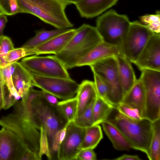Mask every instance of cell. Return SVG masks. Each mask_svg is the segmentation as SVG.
<instances>
[{
  "label": "cell",
  "instance_id": "cell-27",
  "mask_svg": "<svg viewBox=\"0 0 160 160\" xmlns=\"http://www.w3.org/2000/svg\"><path fill=\"white\" fill-rule=\"evenodd\" d=\"M57 106L68 122L74 120L77 108L75 97L59 101Z\"/></svg>",
  "mask_w": 160,
  "mask_h": 160
},
{
  "label": "cell",
  "instance_id": "cell-42",
  "mask_svg": "<svg viewBox=\"0 0 160 160\" xmlns=\"http://www.w3.org/2000/svg\"><path fill=\"white\" fill-rule=\"evenodd\" d=\"M63 1L68 3L69 4H76L82 0H62Z\"/></svg>",
  "mask_w": 160,
  "mask_h": 160
},
{
  "label": "cell",
  "instance_id": "cell-2",
  "mask_svg": "<svg viewBox=\"0 0 160 160\" xmlns=\"http://www.w3.org/2000/svg\"><path fill=\"white\" fill-rule=\"evenodd\" d=\"M102 41L95 27L84 24L77 29L76 33L62 50L54 55L67 70L71 69L76 67L79 61Z\"/></svg>",
  "mask_w": 160,
  "mask_h": 160
},
{
  "label": "cell",
  "instance_id": "cell-24",
  "mask_svg": "<svg viewBox=\"0 0 160 160\" xmlns=\"http://www.w3.org/2000/svg\"><path fill=\"white\" fill-rule=\"evenodd\" d=\"M70 28L53 30L41 29L36 32L35 35L27 41L22 47L27 49L34 48L53 37L63 33Z\"/></svg>",
  "mask_w": 160,
  "mask_h": 160
},
{
  "label": "cell",
  "instance_id": "cell-9",
  "mask_svg": "<svg viewBox=\"0 0 160 160\" xmlns=\"http://www.w3.org/2000/svg\"><path fill=\"white\" fill-rule=\"evenodd\" d=\"M153 33L146 25L138 21L130 22L120 48L124 56L131 63L136 61Z\"/></svg>",
  "mask_w": 160,
  "mask_h": 160
},
{
  "label": "cell",
  "instance_id": "cell-32",
  "mask_svg": "<svg viewBox=\"0 0 160 160\" xmlns=\"http://www.w3.org/2000/svg\"><path fill=\"white\" fill-rule=\"evenodd\" d=\"M2 82L10 92L15 96L21 98L13 85L12 76L11 65L1 69Z\"/></svg>",
  "mask_w": 160,
  "mask_h": 160
},
{
  "label": "cell",
  "instance_id": "cell-43",
  "mask_svg": "<svg viewBox=\"0 0 160 160\" xmlns=\"http://www.w3.org/2000/svg\"><path fill=\"white\" fill-rule=\"evenodd\" d=\"M2 68L0 67V83L2 82V72H1Z\"/></svg>",
  "mask_w": 160,
  "mask_h": 160
},
{
  "label": "cell",
  "instance_id": "cell-3",
  "mask_svg": "<svg viewBox=\"0 0 160 160\" xmlns=\"http://www.w3.org/2000/svg\"><path fill=\"white\" fill-rule=\"evenodd\" d=\"M106 120L121 132L132 148L144 152L150 160V147L153 133L152 122L144 118L139 120L132 119L118 112L114 118Z\"/></svg>",
  "mask_w": 160,
  "mask_h": 160
},
{
  "label": "cell",
  "instance_id": "cell-6",
  "mask_svg": "<svg viewBox=\"0 0 160 160\" xmlns=\"http://www.w3.org/2000/svg\"><path fill=\"white\" fill-rule=\"evenodd\" d=\"M0 126L14 133L27 149L42 158L40 132L28 120L14 113L0 118Z\"/></svg>",
  "mask_w": 160,
  "mask_h": 160
},
{
  "label": "cell",
  "instance_id": "cell-8",
  "mask_svg": "<svg viewBox=\"0 0 160 160\" xmlns=\"http://www.w3.org/2000/svg\"><path fill=\"white\" fill-rule=\"evenodd\" d=\"M139 79L145 93L144 118L153 122L160 118V71L144 69Z\"/></svg>",
  "mask_w": 160,
  "mask_h": 160
},
{
  "label": "cell",
  "instance_id": "cell-38",
  "mask_svg": "<svg viewBox=\"0 0 160 160\" xmlns=\"http://www.w3.org/2000/svg\"><path fill=\"white\" fill-rule=\"evenodd\" d=\"M42 158L26 149L21 160H40Z\"/></svg>",
  "mask_w": 160,
  "mask_h": 160
},
{
  "label": "cell",
  "instance_id": "cell-21",
  "mask_svg": "<svg viewBox=\"0 0 160 160\" xmlns=\"http://www.w3.org/2000/svg\"><path fill=\"white\" fill-rule=\"evenodd\" d=\"M116 58L120 82L125 96L133 86L137 79L131 62L125 56H118Z\"/></svg>",
  "mask_w": 160,
  "mask_h": 160
},
{
  "label": "cell",
  "instance_id": "cell-19",
  "mask_svg": "<svg viewBox=\"0 0 160 160\" xmlns=\"http://www.w3.org/2000/svg\"><path fill=\"white\" fill-rule=\"evenodd\" d=\"M98 96L94 82L88 80L82 81L79 84L75 96L77 102L75 118L80 116L96 100Z\"/></svg>",
  "mask_w": 160,
  "mask_h": 160
},
{
  "label": "cell",
  "instance_id": "cell-39",
  "mask_svg": "<svg viewBox=\"0 0 160 160\" xmlns=\"http://www.w3.org/2000/svg\"><path fill=\"white\" fill-rule=\"evenodd\" d=\"M7 22L8 19L5 15H0V37L3 35V31Z\"/></svg>",
  "mask_w": 160,
  "mask_h": 160
},
{
  "label": "cell",
  "instance_id": "cell-36",
  "mask_svg": "<svg viewBox=\"0 0 160 160\" xmlns=\"http://www.w3.org/2000/svg\"><path fill=\"white\" fill-rule=\"evenodd\" d=\"M96 155L93 149L88 148L81 150L78 154L76 160H95Z\"/></svg>",
  "mask_w": 160,
  "mask_h": 160
},
{
  "label": "cell",
  "instance_id": "cell-22",
  "mask_svg": "<svg viewBox=\"0 0 160 160\" xmlns=\"http://www.w3.org/2000/svg\"><path fill=\"white\" fill-rule=\"evenodd\" d=\"M103 129L114 148L119 151H129L132 148L127 139L115 127L106 120L101 123Z\"/></svg>",
  "mask_w": 160,
  "mask_h": 160
},
{
  "label": "cell",
  "instance_id": "cell-1",
  "mask_svg": "<svg viewBox=\"0 0 160 160\" xmlns=\"http://www.w3.org/2000/svg\"><path fill=\"white\" fill-rule=\"evenodd\" d=\"M14 105V113L28 120L47 140L49 159H57L59 134L68 122L57 106L49 103L40 95V91L32 87L25 98Z\"/></svg>",
  "mask_w": 160,
  "mask_h": 160
},
{
  "label": "cell",
  "instance_id": "cell-31",
  "mask_svg": "<svg viewBox=\"0 0 160 160\" xmlns=\"http://www.w3.org/2000/svg\"><path fill=\"white\" fill-rule=\"evenodd\" d=\"M0 8L5 15L11 16L19 13H24L17 0H0Z\"/></svg>",
  "mask_w": 160,
  "mask_h": 160
},
{
  "label": "cell",
  "instance_id": "cell-28",
  "mask_svg": "<svg viewBox=\"0 0 160 160\" xmlns=\"http://www.w3.org/2000/svg\"><path fill=\"white\" fill-rule=\"evenodd\" d=\"M142 23L154 33H160V12L157 11L155 14H147L140 17Z\"/></svg>",
  "mask_w": 160,
  "mask_h": 160
},
{
  "label": "cell",
  "instance_id": "cell-44",
  "mask_svg": "<svg viewBox=\"0 0 160 160\" xmlns=\"http://www.w3.org/2000/svg\"><path fill=\"white\" fill-rule=\"evenodd\" d=\"M4 14L3 11L0 8V15Z\"/></svg>",
  "mask_w": 160,
  "mask_h": 160
},
{
  "label": "cell",
  "instance_id": "cell-41",
  "mask_svg": "<svg viewBox=\"0 0 160 160\" xmlns=\"http://www.w3.org/2000/svg\"><path fill=\"white\" fill-rule=\"evenodd\" d=\"M2 82L0 83V111L3 108V100L2 96Z\"/></svg>",
  "mask_w": 160,
  "mask_h": 160
},
{
  "label": "cell",
  "instance_id": "cell-7",
  "mask_svg": "<svg viewBox=\"0 0 160 160\" xmlns=\"http://www.w3.org/2000/svg\"><path fill=\"white\" fill-rule=\"evenodd\" d=\"M94 72L108 85L109 92L107 101L115 108L121 103L124 95L119 80L116 57L102 60L90 66Z\"/></svg>",
  "mask_w": 160,
  "mask_h": 160
},
{
  "label": "cell",
  "instance_id": "cell-13",
  "mask_svg": "<svg viewBox=\"0 0 160 160\" xmlns=\"http://www.w3.org/2000/svg\"><path fill=\"white\" fill-rule=\"evenodd\" d=\"M133 63L141 71H160V33H153Z\"/></svg>",
  "mask_w": 160,
  "mask_h": 160
},
{
  "label": "cell",
  "instance_id": "cell-34",
  "mask_svg": "<svg viewBox=\"0 0 160 160\" xmlns=\"http://www.w3.org/2000/svg\"><path fill=\"white\" fill-rule=\"evenodd\" d=\"M115 108L119 112L130 118L136 120L143 118L140 117L138 110L122 103L118 105Z\"/></svg>",
  "mask_w": 160,
  "mask_h": 160
},
{
  "label": "cell",
  "instance_id": "cell-5",
  "mask_svg": "<svg viewBox=\"0 0 160 160\" xmlns=\"http://www.w3.org/2000/svg\"><path fill=\"white\" fill-rule=\"evenodd\" d=\"M130 22L127 16L111 9L97 18L95 27L103 42L120 48Z\"/></svg>",
  "mask_w": 160,
  "mask_h": 160
},
{
  "label": "cell",
  "instance_id": "cell-40",
  "mask_svg": "<svg viewBox=\"0 0 160 160\" xmlns=\"http://www.w3.org/2000/svg\"><path fill=\"white\" fill-rule=\"evenodd\" d=\"M115 160H140V158L137 155L124 154L122 156L114 159Z\"/></svg>",
  "mask_w": 160,
  "mask_h": 160
},
{
  "label": "cell",
  "instance_id": "cell-4",
  "mask_svg": "<svg viewBox=\"0 0 160 160\" xmlns=\"http://www.w3.org/2000/svg\"><path fill=\"white\" fill-rule=\"evenodd\" d=\"M17 0L24 13L32 14L57 29L73 26L65 11L69 4L62 0Z\"/></svg>",
  "mask_w": 160,
  "mask_h": 160
},
{
  "label": "cell",
  "instance_id": "cell-14",
  "mask_svg": "<svg viewBox=\"0 0 160 160\" xmlns=\"http://www.w3.org/2000/svg\"><path fill=\"white\" fill-rule=\"evenodd\" d=\"M26 149L13 132L4 128L0 130V160H21Z\"/></svg>",
  "mask_w": 160,
  "mask_h": 160
},
{
  "label": "cell",
  "instance_id": "cell-16",
  "mask_svg": "<svg viewBox=\"0 0 160 160\" xmlns=\"http://www.w3.org/2000/svg\"><path fill=\"white\" fill-rule=\"evenodd\" d=\"M118 56H125L120 47L102 41L81 59L77 63L76 67L90 66L107 58Z\"/></svg>",
  "mask_w": 160,
  "mask_h": 160
},
{
  "label": "cell",
  "instance_id": "cell-15",
  "mask_svg": "<svg viewBox=\"0 0 160 160\" xmlns=\"http://www.w3.org/2000/svg\"><path fill=\"white\" fill-rule=\"evenodd\" d=\"M76 32L77 29L70 28L65 32L34 48H25L26 56L51 54L56 55L65 48Z\"/></svg>",
  "mask_w": 160,
  "mask_h": 160
},
{
  "label": "cell",
  "instance_id": "cell-11",
  "mask_svg": "<svg viewBox=\"0 0 160 160\" xmlns=\"http://www.w3.org/2000/svg\"><path fill=\"white\" fill-rule=\"evenodd\" d=\"M30 73L32 86L38 88L58 99L64 100L71 98L77 94L79 84L71 78L45 77Z\"/></svg>",
  "mask_w": 160,
  "mask_h": 160
},
{
  "label": "cell",
  "instance_id": "cell-18",
  "mask_svg": "<svg viewBox=\"0 0 160 160\" xmlns=\"http://www.w3.org/2000/svg\"><path fill=\"white\" fill-rule=\"evenodd\" d=\"M118 0H82L75 5L80 16L87 18L97 16L112 7Z\"/></svg>",
  "mask_w": 160,
  "mask_h": 160
},
{
  "label": "cell",
  "instance_id": "cell-37",
  "mask_svg": "<svg viewBox=\"0 0 160 160\" xmlns=\"http://www.w3.org/2000/svg\"><path fill=\"white\" fill-rule=\"evenodd\" d=\"M40 95L49 103L54 106H57L59 101L55 96L43 91H40Z\"/></svg>",
  "mask_w": 160,
  "mask_h": 160
},
{
  "label": "cell",
  "instance_id": "cell-30",
  "mask_svg": "<svg viewBox=\"0 0 160 160\" xmlns=\"http://www.w3.org/2000/svg\"><path fill=\"white\" fill-rule=\"evenodd\" d=\"M94 101L89 106L79 117L73 121L77 126L86 128L93 125L92 109Z\"/></svg>",
  "mask_w": 160,
  "mask_h": 160
},
{
  "label": "cell",
  "instance_id": "cell-29",
  "mask_svg": "<svg viewBox=\"0 0 160 160\" xmlns=\"http://www.w3.org/2000/svg\"><path fill=\"white\" fill-rule=\"evenodd\" d=\"M14 48L12 42L9 37L3 35L0 37V67L1 68L7 66V54Z\"/></svg>",
  "mask_w": 160,
  "mask_h": 160
},
{
  "label": "cell",
  "instance_id": "cell-35",
  "mask_svg": "<svg viewBox=\"0 0 160 160\" xmlns=\"http://www.w3.org/2000/svg\"><path fill=\"white\" fill-rule=\"evenodd\" d=\"M26 57L24 48H14L9 52L6 57L7 66L17 62L20 59Z\"/></svg>",
  "mask_w": 160,
  "mask_h": 160
},
{
  "label": "cell",
  "instance_id": "cell-23",
  "mask_svg": "<svg viewBox=\"0 0 160 160\" xmlns=\"http://www.w3.org/2000/svg\"><path fill=\"white\" fill-rule=\"evenodd\" d=\"M114 108L112 105L98 96L93 107V125L99 124L106 121Z\"/></svg>",
  "mask_w": 160,
  "mask_h": 160
},
{
  "label": "cell",
  "instance_id": "cell-20",
  "mask_svg": "<svg viewBox=\"0 0 160 160\" xmlns=\"http://www.w3.org/2000/svg\"><path fill=\"white\" fill-rule=\"evenodd\" d=\"M121 103L137 109L140 117L144 118L145 107V93L141 80L137 79L136 83L124 96Z\"/></svg>",
  "mask_w": 160,
  "mask_h": 160
},
{
  "label": "cell",
  "instance_id": "cell-10",
  "mask_svg": "<svg viewBox=\"0 0 160 160\" xmlns=\"http://www.w3.org/2000/svg\"><path fill=\"white\" fill-rule=\"evenodd\" d=\"M21 63L30 72L39 76L71 78L67 69L54 55L26 57Z\"/></svg>",
  "mask_w": 160,
  "mask_h": 160
},
{
  "label": "cell",
  "instance_id": "cell-26",
  "mask_svg": "<svg viewBox=\"0 0 160 160\" xmlns=\"http://www.w3.org/2000/svg\"><path fill=\"white\" fill-rule=\"evenodd\" d=\"M153 133L151 141L150 160H160V118L152 122Z\"/></svg>",
  "mask_w": 160,
  "mask_h": 160
},
{
  "label": "cell",
  "instance_id": "cell-33",
  "mask_svg": "<svg viewBox=\"0 0 160 160\" xmlns=\"http://www.w3.org/2000/svg\"><path fill=\"white\" fill-rule=\"evenodd\" d=\"M94 83L98 96L107 101L109 92V87L105 82L98 75L94 72Z\"/></svg>",
  "mask_w": 160,
  "mask_h": 160
},
{
  "label": "cell",
  "instance_id": "cell-17",
  "mask_svg": "<svg viewBox=\"0 0 160 160\" xmlns=\"http://www.w3.org/2000/svg\"><path fill=\"white\" fill-rule=\"evenodd\" d=\"M11 67L14 86L17 92L22 99L32 86L31 73L21 62H16L12 64Z\"/></svg>",
  "mask_w": 160,
  "mask_h": 160
},
{
  "label": "cell",
  "instance_id": "cell-25",
  "mask_svg": "<svg viewBox=\"0 0 160 160\" xmlns=\"http://www.w3.org/2000/svg\"><path fill=\"white\" fill-rule=\"evenodd\" d=\"M103 138L102 129L99 124L92 125L86 128L83 139L80 145L81 150L94 149Z\"/></svg>",
  "mask_w": 160,
  "mask_h": 160
},
{
  "label": "cell",
  "instance_id": "cell-12",
  "mask_svg": "<svg viewBox=\"0 0 160 160\" xmlns=\"http://www.w3.org/2000/svg\"><path fill=\"white\" fill-rule=\"evenodd\" d=\"M85 131L86 128L77 126L73 121L68 122L66 127L65 136L58 148L57 159L76 160L81 150L80 147Z\"/></svg>",
  "mask_w": 160,
  "mask_h": 160
}]
</instances>
